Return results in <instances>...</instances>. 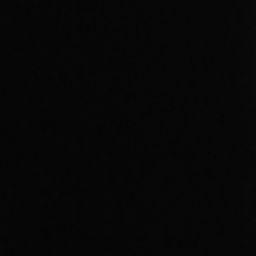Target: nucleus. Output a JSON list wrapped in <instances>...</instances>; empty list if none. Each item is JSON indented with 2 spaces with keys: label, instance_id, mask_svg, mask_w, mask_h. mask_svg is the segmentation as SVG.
<instances>
[]
</instances>
